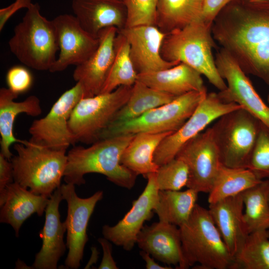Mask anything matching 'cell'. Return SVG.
Instances as JSON below:
<instances>
[{"instance_id":"cell-3","label":"cell","mask_w":269,"mask_h":269,"mask_svg":"<svg viewBox=\"0 0 269 269\" xmlns=\"http://www.w3.org/2000/svg\"><path fill=\"white\" fill-rule=\"evenodd\" d=\"M184 269H234L230 253L208 209L196 204L188 219L179 227Z\"/></svg>"},{"instance_id":"cell-13","label":"cell","mask_w":269,"mask_h":269,"mask_svg":"<svg viewBox=\"0 0 269 269\" xmlns=\"http://www.w3.org/2000/svg\"><path fill=\"white\" fill-rule=\"evenodd\" d=\"M75 185L66 183L60 186L63 199L66 201L68 207L64 222L68 253L64 264L66 268L70 269H78L80 266L84 249L88 240V224L97 203L103 197V192L98 191L88 198H80L76 193Z\"/></svg>"},{"instance_id":"cell-23","label":"cell","mask_w":269,"mask_h":269,"mask_svg":"<svg viewBox=\"0 0 269 269\" xmlns=\"http://www.w3.org/2000/svg\"><path fill=\"white\" fill-rule=\"evenodd\" d=\"M209 204L208 210L212 219L234 258L249 235L243 221L242 193Z\"/></svg>"},{"instance_id":"cell-25","label":"cell","mask_w":269,"mask_h":269,"mask_svg":"<svg viewBox=\"0 0 269 269\" xmlns=\"http://www.w3.org/2000/svg\"><path fill=\"white\" fill-rule=\"evenodd\" d=\"M137 80L176 97L192 91L207 92L201 74L183 63L160 71L138 74Z\"/></svg>"},{"instance_id":"cell-38","label":"cell","mask_w":269,"mask_h":269,"mask_svg":"<svg viewBox=\"0 0 269 269\" xmlns=\"http://www.w3.org/2000/svg\"><path fill=\"white\" fill-rule=\"evenodd\" d=\"M233 0H204L201 20L212 25L220 11Z\"/></svg>"},{"instance_id":"cell-17","label":"cell","mask_w":269,"mask_h":269,"mask_svg":"<svg viewBox=\"0 0 269 269\" xmlns=\"http://www.w3.org/2000/svg\"><path fill=\"white\" fill-rule=\"evenodd\" d=\"M118 31L129 43L130 56L138 74L166 69L180 63L167 61L162 57L160 49L166 33L156 25L124 27Z\"/></svg>"},{"instance_id":"cell-34","label":"cell","mask_w":269,"mask_h":269,"mask_svg":"<svg viewBox=\"0 0 269 269\" xmlns=\"http://www.w3.org/2000/svg\"><path fill=\"white\" fill-rule=\"evenodd\" d=\"M188 176L187 165L176 157L159 166L155 172L159 190H180L186 186Z\"/></svg>"},{"instance_id":"cell-28","label":"cell","mask_w":269,"mask_h":269,"mask_svg":"<svg viewBox=\"0 0 269 269\" xmlns=\"http://www.w3.org/2000/svg\"><path fill=\"white\" fill-rule=\"evenodd\" d=\"M176 97L150 87L137 80L132 86L129 100L116 114L110 125L134 119L153 109L170 102Z\"/></svg>"},{"instance_id":"cell-24","label":"cell","mask_w":269,"mask_h":269,"mask_svg":"<svg viewBox=\"0 0 269 269\" xmlns=\"http://www.w3.org/2000/svg\"><path fill=\"white\" fill-rule=\"evenodd\" d=\"M18 95L8 88L0 89V153L10 160L13 154L10 147L16 142L25 143L26 141L17 139L13 134V126L16 117L20 114L37 117L42 113L39 98L34 95L28 97L21 102L14 100Z\"/></svg>"},{"instance_id":"cell-22","label":"cell","mask_w":269,"mask_h":269,"mask_svg":"<svg viewBox=\"0 0 269 269\" xmlns=\"http://www.w3.org/2000/svg\"><path fill=\"white\" fill-rule=\"evenodd\" d=\"M71 7L81 26L98 36L102 29L125 26L127 12L123 0H72Z\"/></svg>"},{"instance_id":"cell-26","label":"cell","mask_w":269,"mask_h":269,"mask_svg":"<svg viewBox=\"0 0 269 269\" xmlns=\"http://www.w3.org/2000/svg\"><path fill=\"white\" fill-rule=\"evenodd\" d=\"M172 133L135 134L122 154L121 164L137 176L146 178L156 172L159 166L154 162V152L161 141Z\"/></svg>"},{"instance_id":"cell-12","label":"cell","mask_w":269,"mask_h":269,"mask_svg":"<svg viewBox=\"0 0 269 269\" xmlns=\"http://www.w3.org/2000/svg\"><path fill=\"white\" fill-rule=\"evenodd\" d=\"M215 62L220 75L227 83V88L218 93L219 98L224 102L238 104L269 128V106L235 59L222 48L216 54Z\"/></svg>"},{"instance_id":"cell-29","label":"cell","mask_w":269,"mask_h":269,"mask_svg":"<svg viewBox=\"0 0 269 269\" xmlns=\"http://www.w3.org/2000/svg\"><path fill=\"white\" fill-rule=\"evenodd\" d=\"M198 193L191 188L184 191L159 190L153 211L159 221L179 227L191 214L197 204Z\"/></svg>"},{"instance_id":"cell-39","label":"cell","mask_w":269,"mask_h":269,"mask_svg":"<svg viewBox=\"0 0 269 269\" xmlns=\"http://www.w3.org/2000/svg\"><path fill=\"white\" fill-rule=\"evenodd\" d=\"M32 4V0H15L10 5L0 9V31H1L7 20L16 11L21 8L27 9Z\"/></svg>"},{"instance_id":"cell-5","label":"cell","mask_w":269,"mask_h":269,"mask_svg":"<svg viewBox=\"0 0 269 269\" xmlns=\"http://www.w3.org/2000/svg\"><path fill=\"white\" fill-rule=\"evenodd\" d=\"M16 154L10 159L14 181L32 192L50 198L61 185L67 156L66 151L41 146L27 141L14 144Z\"/></svg>"},{"instance_id":"cell-10","label":"cell","mask_w":269,"mask_h":269,"mask_svg":"<svg viewBox=\"0 0 269 269\" xmlns=\"http://www.w3.org/2000/svg\"><path fill=\"white\" fill-rule=\"evenodd\" d=\"M84 98L83 88L76 82L60 96L44 117L33 122L29 129V141L51 149L66 151L76 142L68 121L75 106Z\"/></svg>"},{"instance_id":"cell-44","label":"cell","mask_w":269,"mask_h":269,"mask_svg":"<svg viewBox=\"0 0 269 269\" xmlns=\"http://www.w3.org/2000/svg\"><path fill=\"white\" fill-rule=\"evenodd\" d=\"M268 103L269 104V93L268 96Z\"/></svg>"},{"instance_id":"cell-40","label":"cell","mask_w":269,"mask_h":269,"mask_svg":"<svg viewBox=\"0 0 269 269\" xmlns=\"http://www.w3.org/2000/svg\"><path fill=\"white\" fill-rule=\"evenodd\" d=\"M13 172L10 160L0 153V193H2L6 186L13 182Z\"/></svg>"},{"instance_id":"cell-21","label":"cell","mask_w":269,"mask_h":269,"mask_svg":"<svg viewBox=\"0 0 269 269\" xmlns=\"http://www.w3.org/2000/svg\"><path fill=\"white\" fill-rule=\"evenodd\" d=\"M49 201L14 181L0 193V222L10 225L18 237L23 222L33 214L42 215Z\"/></svg>"},{"instance_id":"cell-7","label":"cell","mask_w":269,"mask_h":269,"mask_svg":"<svg viewBox=\"0 0 269 269\" xmlns=\"http://www.w3.org/2000/svg\"><path fill=\"white\" fill-rule=\"evenodd\" d=\"M261 122L242 108L219 117L211 127L221 163L247 168Z\"/></svg>"},{"instance_id":"cell-33","label":"cell","mask_w":269,"mask_h":269,"mask_svg":"<svg viewBox=\"0 0 269 269\" xmlns=\"http://www.w3.org/2000/svg\"><path fill=\"white\" fill-rule=\"evenodd\" d=\"M234 261V269H269V230L249 234Z\"/></svg>"},{"instance_id":"cell-18","label":"cell","mask_w":269,"mask_h":269,"mask_svg":"<svg viewBox=\"0 0 269 269\" xmlns=\"http://www.w3.org/2000/svg\"><path fill=\"white\" fill-rule=\"evenodd\" d=\"M118 31L114 26L101 30L96 50L86 61L76 66L73 77L82 85L84 98L101 94L115 57V40Z\"/></svg>"},{"instance_id":"cell-6","label":"cell","mask_w":269,"mask_h":269,"mask_svg":"<svg viewBox=\"0 0 269 269\" xmlns=\"http://www.w3.org/2000/svg\"><path fill=\"white\" fill-rule=\"evenodd\" d=\"M38 3L27 9L8 42L11 52L23 65L38 71L49 70L59 50L53 22L40 13Z\"/></svg>"},{"instance_id":"cell-2","label":"cell","mask_w":269,"mask_h":269,"mask_svg":"<svg viewBox=\"0 0 269 269\" xmlns=\"http://www.w3.org/2000/svg\"><path fill=\"white\" fill-rule=\"evenodd\" d=\"M134 134H126L100 139L89 147L77 146L67 153L64 174L66 183H85L84 176L90 173L105 175L115 184L132 189L137 175L121 163L122 154Z\"/></svg>"},{"instance_id":"cell-31","label":"cell","mask_w":269,"mask_h":269,"mask_svg":"<svg viewBox=\"0 0 269 269\" xmlns=\"http://www.w3.org/2000/svg\"><path fill=\"white\" fill-rule=\"evenodd\" d=\"M242 195L243 221L247 233L269 230V179L261 180Z\"/></svg>"},{"instance_id":"cell-41","label":"cell","mask_w":269,"mask_h":269,"mask_svg":"<svg viewBox=\"0 0 269 269\" xmlns=\"http://www.w3.org/2000/svg\"><path fill=\"white\" fill-rule=\"evenodd\" d=\"M98 241L101 245L103 256L99 269H119L114 261L112 255V245L111 242L105 238H99Z\"/></svg>"},{"instance_id":"cell-37","label":"cell","mask_w":269,"mask_h":269,"mask_svg":"<svg viewBox=\"0 0 269 269\" xmlns=\"http://www.w3.org/2000/svg\"><path fill=\"white\" fill-rule=\"evenodd\" d=\"M5 79L7 88L17 95L28 91L33 81L31 72L22 65H15L9 69Z\"/></svg>"},{"instance_id":"cell-9","label":"cell","mask_w":269,"mask_h":269,"mask_svg":"<svg viewBox=\"0 0 269 269\" xmlns=\"http://www.w3.org/2000/svg\"><path fill=\"white\" fill-rule=\"evenodd\" d=\"M132 86H121L111 92L80 100L68 121L76 141L89 144L99 140L102 133L129 100Z\"/></svg>"},{"instance_id":"cell-42","label":"cell","mask_w":269,"mask_h":269,"mask_svg":"<svg viewBox=\"0 0 269 269\" xmlns=\"http://www.w3.org/2000/svg\"><path fill=\"white\" fill-rule=\"evenodd\" d=\"M139 255L145 263V268L147 269H170V267L160 266L156 263L153 258H151L150 255L147 252L141 250Z\"/></svg>"},{"instance_id":"cell-27","label":"cell","mask_w":269,"mask_h":269,"mask_svg":"<svg viewBox=\"0 0 269 269\" xmlns=\"http://www.w3.org/2000/svg\"><path fill=\"white\" fill-rule=\"evenodd\" d=\"M204 0H159L156 26L168 33L201 19Z\"/></svg>"},{"instance_id":"cell-8","label":"cell","mask_w":269,"mask_h":269,"mask_svg":"<svg viewBox=\"0 0 269 269\" xmlns=\"http://www.w3.org/2000/svg\"><path fill=\"white\" fill-rule=\"evenodd\" d=\"M207 94V92H190L134 119L110 125L101 134L100 140L141 133L174 132L191 117Z\"/></svg>"},{"instance_id":"cell-19","label":"cell","mask_w":269,"mask_h":269,"mask_svg":"<svg viewBox=\"0 0 269 269\" xmlns=\"http://www.w3.org/2000/svg\"><path fill=\"white\" fill-rule=\"evenodd\" d=\"M177 227L160 221L144 225L137 236L136 244L157 260L184 269L180 233Z\"/></svg>"},{"instance_id":"cell-14","label":"cell","mask_w":269,"mask_h":269,"mask_svg":"<svg viewBox=\"0 0 269 269\" xmlns=\"http://www.w3.org/2000/svg\"><path fill=\"white\" fill-rule=\"evenodd\" d=\"M175 157L187 165L189 176L186 187L198 193H209L222 164L211 127L187 142Z\"/></svg>"},{"instance_id":"cell-16","label":"cell","mask_w":269,"mask_h":269,"mask_svg":"<svg viewBox=\"0 0 269 269\" xmlns=\"http://www.w3.org/2000/svg\"><path fill=\"white\" fill-rule=\"evenodd\" d=\"M143 191L132 202L131 209L117 224L102 228L104 237L127 251H131L136 244L137 236L146 221L151 219L156 205L158 188L155 172L149 174Z\"/></svg>"},{"instance_id":"cell-32","label":"cell","mask_w":269,"mask_h":269,"mask_svg":"<svg viewBox=\"0 0 269 269\" xmlns=\"http://www.w3.org/2000/svg\"><path fill=\"white\" fill-rule=\"evenodd\" d=\"M118 34L115 40V57L101 93L111 92L121 86H132L137 79L129 43L121 33Z\"/></svg>"},{"instance_id":"cell-1","label":"cell","mask_w":269,"mask_h":269,"mask_svg":"<svg viewBox=\"0 0 269 269\" xmlns=\"http://www.w3.org/2000/svg\"><path fill=\"white\" fill-rule=\"evenodd\" d=\"M214 40L243 71L269 86V7L233 0L218 13L211 28Z\"/></svg>"},{"instance_id":"cell-20","label":"cell","mask_w":269,"mask_h":269,"mask_svg":"<svg viewBox=\"0 0 269 269\" xmlns=\"http://www.w3.org/2000/svg\"><path fill=\"white\" fill-rule=\"evenodd\" d=\"M62 200L60 187L50 197L45 210L44 225L40 233L42 246L35 255L32 266L34 269H57L58 262L65 252L67 246L63 238L66 227L65 222L60 221L59 210Z\"/></svg>"},{"instance_id":"cell-15","label":"cell","mask_w":269,"mask_h":269,"mask_svg":"<svg viewBox=\"0 0 269 269\" xmlns=\"http://www.w3.org/2000/svg\"><path fill=\"white\" fill-rule=\"evenodd\" d=\"M52 21L60 52L49 70L50 72H61L70 65L83 63L98 47L99 36L86 31L74 15L61 14Z\"/></svg>"},{"instance_id":"cell-43","label":"cell","mask_w":269,"mask_h":269,"mask_svg":"<svg viewBox=\"0 0 269 269\" xmlns=\"http://www.w3.org/2000/svg\"><path fill=\"white\" fill-rule=\"evenodd\" d=\"M240 2L252 7H269V0H238Z\"/></svg>"},{"instance_id":"cell-35","label":"cell","mask_w":269,"mask_h":269,"mask_svg":"<svg viewBox=\"0 0 269 269\" xmlns=\"http://www.w3.org/2000/svg\"><path fill=\"white\" fill-rule=\"evenodd\" d=\"M247 168L260 180L269 179V128L262 122Z\"/></svg>"},{"instance_id":"cell-30","label":"cell","mask_w":269,"mask_h":269,"mask_svg":"<svg viewBox=\"0 0 269 269\" xmlns=\"http://www.w3.org/2000/svg\"><path fill=\"white\" fill-rule=\"evenodd\" d=\"M261 180L249 169L220 165L209 191L208 202L213 203L242 193Z\"/></svg>"},{"instance_id":"cell-4","label":"cell","mask_w":269,"mask_h":269,"mask_svg":"<svg viewBox=\"0 0 269 269\" xmlns=\"http://www.w3.org/2000/svg\"><path fill=\"white\" fill-rule=\"evenodd\" d=\"M212 25L201 20L166 33L160 49L165 60L178 61L205 76L219 91L227 88L216 67L212 49L216 46Z\"/></svg>"},{"instance_id":"cell-11","label":"cell","mask_w":269,"mask_h":269,"mask_svg":"<svg viewBox=\"0 0 269 269\" xmlns=\"http://www.w3.org/2000/svg\"><path fill=\"white\" fill-rule=\"evenodd\" d=\"M234 103H226L218 93L206 94L191 117L177 130L166 136L156 149L154 162L160 166L175 158L180 149L222 115L241 108Z\"/></svg>"},{"instance_id":"cell-36","label":"cell","mask_w":269,"mask_h":269,"mask_svg":"<svg viewBox=\"0 0 269 269\" xmlns=\"http://www.w3.org/2000/svg\"><path fill=\"white\" fill-rule=\"evenodd\" d=\"M127 12L124 27L156 25L159 0H123Z\"/></svg>"}]
</instances>
